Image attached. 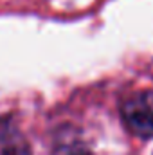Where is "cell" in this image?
I'll return each instance as SVG.
<instances>
[{
	"label": "cell",
	"mask_w": 153,
	"mask_h": 155,
	"mask_svg": "<svg viewBox=\"0 0 153 155\" xmlns=\"http://www.w3.org/2000/svg\"><path fill=\"white\" fill-rule=\"evenodd\" d=\"M121 117L128 130L139 137H153V90H139L121 103Z\"/></svg>",
	"instance_id": "1"
},
{
	"label": "cell",
	"mask_w": 153,
	"mask_h": 155,
	"mask_svg": "<svg viewBox=\"0 0 153 155\" xmlns=\"http://www.w3.org/2000/svg\"><path fill=\"white\" fill-rule=\"evenodd\" d=\"M0 155H31L25 137L9 119H0Z\"/></svg>",
	"instance_id": "2"
}]
</instances>
